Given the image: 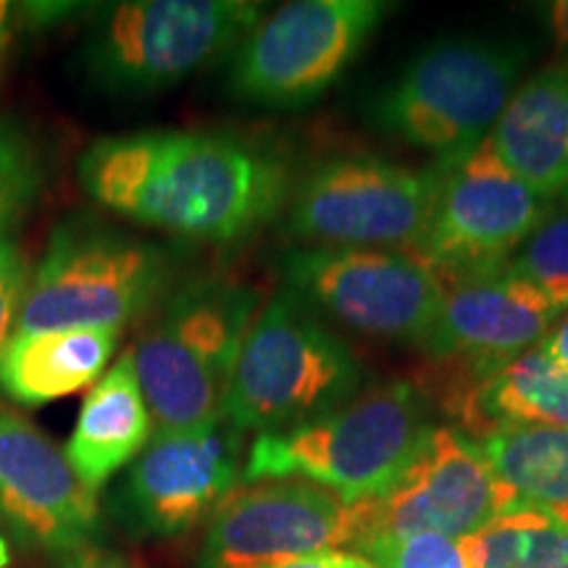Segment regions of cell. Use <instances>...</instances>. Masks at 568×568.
<instances>
[{
  "label": "cell",
  "mask_w": 568,
  "mask_h": 568,
  "mask_svg": "<svg viewBox=\"0 0 568 568\" xmlns=\"http://www.w3.org/2000/svg\"><path fill=\"white\" fill-rule=\"evenodd\" d=\"M474 443L516 508L539 510L568 527V426H518Z\"/></svg>",
  "instance_id": "obj_21"
},
{
  "label": "cell",
  "mask_w": 568,
  "mask_h": 568,
  "mask_svg": "<svg viewBox=\"0 0 568 568\" xmlns=\"http://www.w3.org/2000/svg\"><path fill=\"white\" fill-rule=\"evenodd\" d=\"M0 516L30 548L69 552L98 542L101 506L67 456L30 418L0 408Z\"/></svg>",
  "instance_id": "obj_15"
},
{
  "label": "cell",
  "mask_w": 568,
  "mask_h": 568,
  "mask_svg": "<svg viewBox=\"0 0 568 568\" xmlns=\"http://www.w3.org/2000/svg\"><path fill=\"white\" fill-rule=\"evenodd\" d=\"M355 548L374 568H471L458 539L443 535L366 537Z\"/></svg>",
  "instance_id": "obj_25"
},
{
  "label": "cell",
  "mask_w": 568,
  "mask_h": 568,
  "mask_svg": "<svg viewBox=\"0 0 568 568\" xmlns=\"http://www.w3.org/2000/svg\"><path fill=\"white\" fill-rule=\"evenodd\" d=\"M42 190L40 155L17 126L0 122V232L9 234Z\"/></svg>",
  "instance_id": "obj_24"
},
{
  "label": "cell",
  "mask_w": 568,
  "mask_h": 568,
  "mask_svg": "<svg viewBox=\"0 0 568 568\" xmlns=\"http://www.w3.org/2000/svg\"><path fill=\"white\" fill-rule=\"evenodd\" d=\"M151 439V408L142 395L130 347L84 397L63 456L82 485L98 493L113 474L134 464Z\"/></svg>",
  "instance_id": "obj_19"
},
{
  "label": "cell",
  "mask_w": 568,
  "mask_h": 568,
  "mask_svg": "<svg viewBox=\"0 0 568 568\" xmlns=\"http://www.w3.org/2000/svg\"><path fill=\"white\" fill-rule=\"evenodd\" d=\"M510 508H516L514 495L497 479L479 445L456 429L435 426L397 485L361 503V539L443 535L460 542Z\"/></svg>",
  "instance_id": "obj_14"
},
{
  "label": "cell",
  "mask_w": 568,
  "mask_h": 568,
  "mask_svg": "<svg viewBox=\"0 0 568 568\" xmlns=\"http://www.w3.org/2000/svg\"><path fill=\"white\" fill-rule=\"evenodd\" d=\"M172 280L166 247L90 213L63 219L32 272L17 332H122L163 301Z\"/></svg>",
  "instance_id": "obj_5"
},
{
  "label": "cell",
  "mask_w": 568,
  "mask_h": 568,
  "mask_svg": "<svg viewBox=\"0 0 568 568\" xmlns=\"http://www.w3.org/2000/svg\"><path fill=\"white\" fill-rule=\"evenodd\" d=\"M364 531L361 503L305 479L247 481L232 489L205 527L197 568H251L353 545Z\"/></svg>",
  "instance_id": "obj_11"
},
{
  "label": "cell",
  "mask_w": 568,
  "mask_h": 568,
  "mask_svg": "<svg viewBox=\"0 0 568 568\" xmlns=\"http://www.w3.org/2000/svg\"><path fill=\"white\" fill-rule=\"evenodd\" d=\"M364 376L358 355L314 305L282 287L247 329L222 416L240 432L274 435L351 403Z\"/></svg>",
  "instance_id": "obj_3"
},
{
  "label": "cell",
  "mask_w": 568,
  "mask_h": 568,
  "mask_svg": "<svg viewBox=\"0 0 568 568\" xmlns=\"http://www.w3.org/2000/svg\"><path fill=\"white\" fill-rule=\"evenodd\" d=\"M545 347L556 355V361L568 372V311L560 314L556 326L550 329V335L545 337Z\"/></svg>",
  "instance_id": "obj_30"
},
{
  "label": "cell",
  "mask_w": 568,
  "mask_h": 568,
  "mask_svg": "<svg viewBox=\"0 0 568 568\" xmlns=\"http://www.w3.org/2000/svg\"><path fill=\"white\" fill-rule=\"evenodd\" d=\"M9 560H11L9 545H6V539L0 537V568H9Z\"/></svg>",
  "instance_id": "obj_33"
},
{
  "label": "cell",
  "mask_w": 568,
  "mask_h": 568,
  "mask_svg": "<svg viewBox=\"0 0 568 568\" xmlns=\"http://www.w3.org/2000/svg\"><path fill=\"white\" fill-rule=\"evenodd\" d=\"M11 3L0 0V63L6 59V51H9V42H11Z\"/></svg>",
  "instance_id": "obj_31"
},
{
  "label": "cell",
  "mask_w": 568,
  "mask_h": 568,
  "mask_svg": "<svg viewBox=\"0 0 568 568\" xmlns=\"http://www.w3.org/2000/svg\"><path fill=\"white\" fill-rule=\"evenodd\" d=\"M77 176L103 209L211 245L253 234L290 193L287 169L276 155L219 132L111 134L80 155Z\"/></svg>",
  "instance_id": "obj_1"
},
{
  "label": "cell",
  "mask_w": 568,
  "mask_h": 568,
  "mask_svg": "<svg viewBox=\"0 0 568 568\" xmlns=\"http://www.w3.org/2000/svg\"><path fill=\"white\" fill-rule=\"evenodd\" d=\"M447 414L468 439L518 426H568V372L542 343L468 376Z\"/></svg>",
  "instance_id": "obj_17"
},
{
  "label": "cell",
  "mask_w": 568,
  "mask_h": 568,
  "mask_svg": "<svg viewBox=\"0 0 568 568\" xmlns=\"http://www.w3.org/2000/svg\"><path fill=\"white\" fill-rule=\"evenodd\" d=\"M237 426L219 416L201 429L151 439L111 497V514L134 537L172 539L213 516L240 477Z\"/></svg>",
  "instance_id": "obj_13"
},
{
  "label": "cell",
  "mask_w": 568,
  "mask_h": 568,
  "mask_svg": "<svg viewBox=\"0 0 568 568\" xmlns=\"http://www.w3.org/2000/svg\"><path fill=\"white\" fill-rule=\"evenodd\" d=\"M489 145L545 201L568 193V63L542 69L510 95Z\"/></svg>",
  "instance_id": "obj_18"
},
{
  "label": "cell",
  "mask_w": 568,
  "mask_h": 568,
  "mask_svg": "<svg viewBox=\"0 0 568 568\" xmlns=\"http://www.w3.org/2000/svg\"><path fill=\"white\" fill-rule=\"evenodd\" d=\"M53 568H142V566L134 558L124 556V552L103 548L101 542H88L69 552H61V556L55 558Z\"/></svg>",
  "instance_id": "obj_27"
},
{
  "label": "cell",
  "mask_w": 568,
  "mask_h": 568,
  "mask_svg": "<svg viewBox=\"0 0 568 568\" xmlns=\"http://www.w3.org/2000/svg\"><path fill=\"white\" fill-rule=\"evenodd\" d=\"M542 17L552 34V42H556L560 59L568 63V0H552V3L542 6Z\"/></svg>",
  "instance_id": "obj_29"
},
{
  "label": "cell",
  "mask_w": 568,
  "mask_h": 568,
  "mask_svg": "<svg viewBox=\"0 0 568 568\" xmlns=\"http://www.w3.org/2000/svg\"><path fill=\"white\" fill-rule=\"evenodd\" d=\"M30 264L19 247L0 261V351L13 337L19 324L21 305H24L27 290H30Z\"/></svg>",
  "instance_id": "obj_26"
},
{
  "label": "cell",
  "mask_w": 568,
  "mask_h": 568,
  "mask_svg": "<svg viewBox=\"0 0 568 568\" xmlns=\"http://www.w3.org/2000/svg\"><path fill=\"white\" fill-rule=\"evenodd\" d=\"M247 0H126L105 6L82 45L84 74L109 92L174 88L258 24Z\"/></svg>",
  "instance_id": "obj_7"
},
{
  "label": "cell",
  "mask_w": 568,
  "mask_h": 568,
  "mask_svg": "<svg viewBox=\"0 0 568 568\" xmlns=\"http://www.w3.org/2000/svg\"><path fill=\"white\" fill-rule=\"evenodd\" d=\"M258 293L240 282H190L166 295L132 347L153 439L201 429L222 416L240 347L258 314Z\"/></svg>",
  "instance_id": "obj_4"
},
{
  "label": "cell",
  "mask_w": 568,
  "mask_h": 568,
  "mask_svg": "<svg viewBox=\"0 0 568 568\" xmlns=\"http://www.w3.org/2000/svg\"><path fill=\"white\" fill-rule=\"evenodd\" d=\"M284 287L322 316L368 337L424 343L443 284L422 255L385 247H295L282 258Z\"/></svg>",
  "instance_id": "obj_10"
},
{
  "label": "cell",
  "mask_w": 568,
  "mask_h": 568,
  "mask_svg": "<svg viewBox=\"0 0 568 568\" xmlns=\"http://www.w3.org/2000/svg\"><path fill=\"white\" fill-rule=\"evenodd\" d=\"M527 61V45L514 40H437L376 92L368 119L453 166L489 138Z\"/></svg>",
  "instance_id": "obj_6"
},
{
  "label": "cell",
  "mask_w": 568,
  "mask_h": 568,
  "mask_svg": "<svg viewBox=\"0 0 568 568\" xmlns=\"http://www.w3.org/2000/svg\"><path fill=\"white\" fill-rule=\"evenodd\" d=\"M432 429L422 389L406 379L385 382L314 422L255 437L243 477L305 479L351 506L368 503L397 485Z\"/></svg>",
  "instance_id": "obj_2"
},
{
  "label": "cell",
  "mask_w": 568,
  "mask_h": 568,
  "mask_svg": "<svg viewBox=\"0 0 568 568\" xmlns=\"http://www.w3.org/2000/svg\"><path fill=\"white\" fill-rule=\"evenodd\" d=\"M550 203L497 159L487 138L464 161L443 166L418 255L439 280L503 266L537 230Z\"/></svg>",
  "instance_id": "obj_12"
},
{
  "label": "cell",
  "mask_w": 568,
  "mask_h": 568,
  "mask_svg": "<svg viewBox=\"0 0 568 568\" xmlns=\"http://www.w3.org/2000/svg\"><path fill=\"white\" fill-rule=\"evenodd\" d=\"M508 266L550 297L560 314L568 311V193L550 203L537 230L510 255Z\"/></svg>",
  "instance_id": "obj_23"
},
{
  "label": "cell",
  "mask_w": 568,
  "mask_h": 568,
  "mask_svg": "<svg viewBox=\"0 0 568 568\" xmlns=\"http://www.w3.org/2000/svg\"><path fill=\"white\" fill-rule=\"evenodd\" d=\"M379 0H295L258 19L232 51L226 90L264 109L314 103L387 17Z\"/></svg>",
  "instance_id": "obj_8"
},
{
  "label": "cell",
  "mask_w": 568,
  "mask_h": 568,
  "mask_svg": "<svg viewBox=\"0 0 568 568\" xmlns=\"http://www.w3.org/2000/svg\"><path fill=\"white\" fill-rule=\"evenodd\" d=\"M251 568H374V564L361 556V552L322 550V552H311V556L284 558V560H274V564L251 566Z\"/></svg>",
  "instance_id": "obj_28"
},
{
  "label": "cell",
  "mask_w": 568,
  "mask_h": 568,
  "mask_svg": "<svg viewBox=\"0 0 568 568\" xmlns=\"http://www.w3.org/2000/svg\"><path fill=\"white\" fill-rule=\"evenodd\" d=\"M439 284L437 318L422 345L439 361H460L471 374L542 345L560 318L550 297L508 264L443 276Z\"/></svg>",
  "instance_id": "obj_16"
},
{
  "label": "cell",
  "mask_w": 568,
  "mask_h": 568,
  "mask_svg": "<svg viewBox=\"0 0 568 568\" xmlns=\"http://www.w3.org/2000/svg\"><path fill=\"white\" fill-rule=\"evenodd\" d=\"M443 166L410 169L379 155H335L295 187L287 226L316 247H422Z\"/></svg>",
  "instance_id": "obj_9"
},
{
  "label": "cell",
  "mask_w": 568,
  "mask_h": 568,
  "mask_svg": "<svg viewBox=\"0 0 568 568\" xmlns=\"http://www.w3.org/2000/svg\"><path fill=\"white\" fill-rule=\"evenodd\" d=\"M13 247H17V245L11 243V237H9V234H3V232H0V261H3L6 255H9V253L13 251Z\"/></svg>",
  "instance_id": "obj_32"
},
{
  "label": "cell",
  "mask_w": 568,
  "mask_h": 568,
  "mask_svg": "<svg viewBox=\"0 0 568 568\" xmlns=\"http://www.w3.org/2000/svg\"><path fill=\"white\" fill-rule=\"evenodd\" d=\"M471 568H568V527L531 508H510L460 539Z\"/></svg>",
  "instance_id": "obj_22"
},
{
  "label": "cell",
  "mask_w": 568,
  "mask_h": 568,
  "mask_svg": "<svg viewBox=\"0 0 568 568\" xmlns=\"http://www.w3.org/2000/svg\"><path fill=\"white\" fill-rule=\"evenodd\" d=\"M116 345L113 329L13 332L0 351V389L24 408L45 406L95 385Z\"/></svg>",
  "instance_id": "obj_20"
}]
</instances>
